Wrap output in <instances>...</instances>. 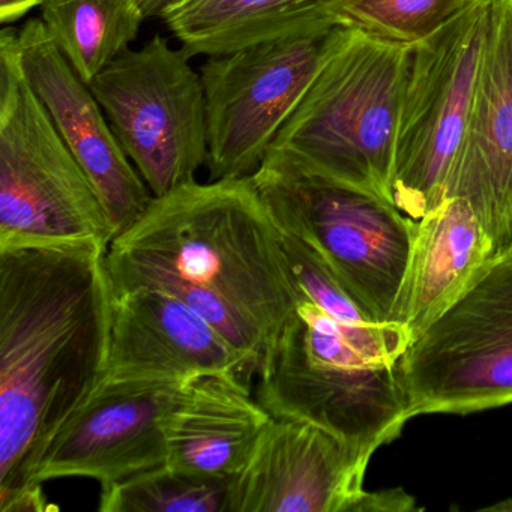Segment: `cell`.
<instances>
[{
	"mask_svg": "<svg viewBox=\"0 0 512 512\" xmlns=\"http://www.w3.org/2000/svg\"><path fill=\"white\" fill-rule=\"evenodd\" d=\"M259 370V359L175 296L152 287L113 292L101 382L184 383L218 373L253 389Z\"/></svg>",
	"mask_w": 512,
	"mask_h": 512,
	"instance_id": "cell-12",
	"label": "cell"
},
{
	"mask_svg": "<svg viewBox=\"0 0 512 512\" xmlns=\"http://www.w3.org/2000/svg\"><path fill=\"white\" fill-rule=\"evenodd\" d=\"M340 0H176L161 14L182 49L224 55L263 41L343 25L332 16ZM346 26V25H344Z\"/></svg>",
	"mask_w": 512,
	"mask_h": 512,
	"instance_id": "cell-18",
	"label": "cell"
},
{
	"mask_svg": "<svg viewBox=\"0 0 512 512\" xmlns=\"http://www.w3.org/2000/svg\"><path fill=\"white\" fill-rule=\"evenodd\" d=\"M493 239L512 248V0H491L487 37L463 143L446 182Z\"/></svg>",
	"mask_w": 512,
	"mask_h": 512,
	"instance_id": "cell-15",
	"label": "cell"
},
{
	"mask_svg": "<svg viewBox=\"0 0 512 512\" xmlns=\"http://www.w3.org/2000/svg\"><path fill=\"white\" fill-rule=\"evenodd\" d=\"M52 509H58V506L50 505L40 482L0 490V512H47Z\"/></svg>",
	"mask_w": 512,
	"mask_h": 512,
	"instance_id": "cell-22",
	"label": "cell"
},
{
	"mask_svg": "<svg viewBox=\"0 0 512 512\" xmlns=\"http://www.w3.org/2000/svg\"><path fill=\"white\" fill-rule=\"evenodd\" d=\"M499 256L470 203L446 197L416 224L392 323L415 343L478 284Z\"/></svg>",
	"mask_w": 512,
	"mask_h": 512,
	"instance_id": "cell-16",
	"label": "cell"
},
{
	"mask_svg": "<svg viewBox=\"0 0 512 512\" xmlns=\"http://www.w3.org/2000/svg\"><path fill=\"white\" fill-rule=\"evenodd\" d=\"M415 497L410 496L403 488L367 491L359 497L355 512H413L419 511Z\"/></svg>",
	"mask_w": 512,
	"mask_h": 512,
	"instance_id": "cell-23",
	"label": "cell"
},
{
	"mask_svg": "<svg viewBox=\"0 0 512 512\" xmlns=\"http://www.w3.org/2000/svg\"><path fill=\"white\" fill-rule=\"evenodd\" d=\"M44 2L46 0H0V23L2 26L13 25Z\"/></svg>",
	"mask_w": 512,
	"mask_h": 512,
	"instance_id": "cell-24",
	"label": "cell"
},
{
	"mask_svg": "<svg viewBox=\"0 0 512 512\" xmlns=\"http://www.w3.org/2000/svg\"><path fill=\"white\" fill-rule=\"evenodd\" d=\"M181 386L182 383H98L91 397L29 463L20 485L89 478L106 487L164 466V421Z\"/></svg>",
	"mask_w": 512,
	"mask_h": 512,
	"instance_id": "cell-11",
	"label": "cell"
},
{
	"mask_svg": "<svg viewBox=\"0 0 512 512\" xmlns=\"http://www.w3.org/2000/svg\"><path fill=\"white\" fill-rule=\"evenodd\" d=\"M106 259L113 292L163 290L260 362L295 310L283 236L251 178L154 196Z\"/></svg>",
	"mask_w": 512,
	"mask_h": 512,
	"instance_id": "cell-1",
	"label": "cell"
},
{
	"mask_svg": "<svg viewBox=\"0 0 512 512\" xmlns=\"http://www.w3.org/2000/svg\"><path fill=\"white\" fill-rule=\"evenodd\" d=\"M41 20L68 64L91 85L130 49L146 16L139 0H46Z\"/></svg>",
	"mask_w": 512,
	"mask_h": 512,
	"instance_id": "cell-19",
	"label": "cell"
},
{
	"mask_svg": "<svg viewBox=\"0 0 512 512\" xmlns=\"http://www.w3.org/2000/svg\"><path fill=\"white\" fill-rule=\"evenodd\" d=\"M230 479L206 478L169 464L101 487V512H227Z\"/></svg>",
	"mask_w": 512,
	"mask_h": 512,
	"instance_id": "cell-20",
	"label": "cell"
},
{
	"mask_svg": "<svg viewBox=\"0 0 512 512\" xmlns=\"http://www.w3.org/2000/svg\"><path fill=\"white\" fill-rule=\"evenodd\" d=\"M161 35L128 49L92 80L116 139L154 196L196 181L208 164L202 77Z\"/></svg>",
	"mask_w": 512,
	"mask_h": 512,
	"instance_id": "cell-8",
	"label": "cell"
},
{
	"mask_svg": "<svg viewBox=\"0 0 512 512\" xmlns=\"http://www.w3.org/2000/svg\"><path fill=\"white\" fill-rule=\"evenodd\" d=\"M20 31L0 32V251L115 238L106 208L23 74Z\"/></svg>",
	"mask_w": 512,
	"mask_h": 512,
	"instance_id": "cell-5",
	"label": "cell"
},
{
	"mask_svg": "<svg viewBox=\"0 0 512 512\" xmlns=\"http://www.w3.org/2000/svg\"><path fill=\"white\" fill-rule=\"evenodd\" d=\"M92 244L0 251V490L91 397L106 370L113 287Z\"/></svg>",
	"mask_w": 512,
	"mask_h": 512,
	"instance_id": "cell-2",
	"label": "cell"
},
{
	"mask_svg": "<svg viewBox=\"0 0 512 512\" xmlns=\"http://www.w3.org/2000/svg\"><path fill=\"white\" fill-rule=\"evenodd\" d=\"M250 178L278 229L308 245L377 322L392 323L418 221L277 152Z\"/></svg>",
	"mask_w": 512,
	"mask_h": 512,
	"instance_id": "cell-6",
	"label": "cell"
},
{
	"mask_svg": "<svg viewBox=\"0 0 512 512\" xmlns=\"http://www.w3.org/2000/svg\"><path fill=\"white\" fill-rule=\"evenodd\" d=\"M251 391L227 374L182 383L164 421L167 464L206 478L235 476L274 419Z\"/></svg>",
	"mask_w": 512,
	"mask_h": 512,
	"instance_id": "cell-17",
	"label": "cell"
},
{
	"mask_svg": "<svg viewBox=\"0 0 512 512\" xmlns=\"http://www.w3.org/2000/svg\"><path fill=\"white\" fill-rule=\"evenodd\" d=\"M491 0H475L409 47L395 146L392 203L421 220L446 199V182L472 112Z\"/></svg>",
	"mask_w": 512,
	"mask_h": 512,
	"instance_id": "cell-7",
	"label": "cell"
},
{
	"mask_svg": "<svg viewBox=\"0 0 512 512\" xmlns=\"http://www.w3.org/2000/svg\"><path fill=\"white\" fill-rule=\"evenodd\" d=\"M368 463L325 428L274 418L230 478L227 512H355Z\"/></svg>",
	"mask_w": 512,
	"mask_h": 512,
	"instance_id": "cell-13",
	"label": "cell"
},
{
	"mask_svg": "<svg viewBox=\"0 0 512 512\" xmlns=\"http://www.w3.org/2000/svg\"><path fill=\"white\" fill-rule=\"evenodd\" d=\"M410 419L512 404V248L398 362Z\"/></svg>",
	"mask_w": 512,
	"mask_h": 512,
	"instance_id": "cell-10",
	"label": "cell"
},
{
	"mask_svg": "<svg viewBox=\"0 0 512 512\" xmlns=\"http://www.w3.org/2000/svg\"><path fill=\"white\" fill-rule=\"evenodd\" d=\"M176 0H139L140 7L145 13L146 19L151 17H161L166 8L175 4Z\"/></svg>",
	"mask_w": 512,
	"mask_h": 512,
	"instance_id": "cell-25",
	"label": "cell"
},
{
	"mask_svg": "<svg viewBox=\"0 0 512 512\" xmlns=\"http://www.w3.org/2000/svg\"><path fill=\"white\" fill-rule=\"evenodd\" d=\"M23 74L106 208L115 236L142 217L154 194L116 139L103 107L68 64L41 19L20 29Z\"/></svg>",
	"mask_w": 512,
	"mask_h": 512,
	"instance_id": "cell-14",
	"label": "cell"
},
{
	"mask_svg": "<svg viewBox=\"0 0 512 512\" xmlns=\"http://www.w3.org/2000/svg\"><path fill=\"white\" fill-rule=\"evenodd\" d=\"M407 53L347 28L268 152L392 203Z\"/></svg>",
	"mask_w": 512,
	"mask_h": 512,
	"instance_id": "cell-4",
	"label": "cell"
},
{
	"mask_svg": "<svg viewBox=\"0 0 512 512\" xmlns=\"http://www.w3.org/2000/svg\"><path fill=\"white\" fill-rule=\"evenodd\" d=\"M349 26L263 41L200 67L209 181L250 178Z\"/></svg>",
	"mask_w": 512,
	"mask_h": 512,
	"instance_id": "cell-9",
	"label": "cell"
},
{
	"mask_svg": "<svg viewBox=\"0 0 512 512\" xmlns=\"http://www.w3.org/2000/svg\"><path fill=\"white\" fill-rule=\"evenodd\" d=\"M475 0H340L332 16L374 40L410 47L463 13Z\"/></svg>",
	"mask_w": 512,
	"mask_h": 512,
	"instance_id": "cell-21",
	"label": "cell"
},
{
	"mask_svg": "<svg viewBox=\"0 0 512 512\" xmlns=\"http://www.w3.org/2000/svg\"><path fill=\"white\" fill-rule=\"evenodd\" d=\"M296 305L260 362L256 398L274 418L310 422L373 457L409 421L401 326L346 325L295 286Z\"/></svg>",
	"mask_w": 512,
	"mask_h": 512,
	"instance_id": "cell-3",
	"label": "cell"
}]
</instances>
